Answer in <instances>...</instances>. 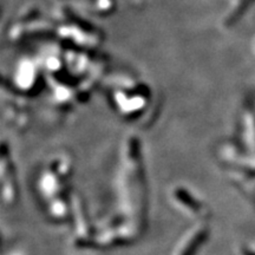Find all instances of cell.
Listing matches in <instances>:
<instances>
[{
	"label": "cell",
	"mask_w": 255,
	"mask_h": 255,
	"mask_svg": "<svg viewBox=\"0 0 255 255\" xmlns=\"http://www.w3.org/2000/svg\"><path fill=\"white\" fill-rule=\"evenodd\" d=\"M205 235V228H199L190 231L188 235H185L181 241V246L176 249L175 255H193L195 252L198 243L201 242L202 237Z\"/></svg>",
	"instance_id": "cell-1"
}]
</instances>
